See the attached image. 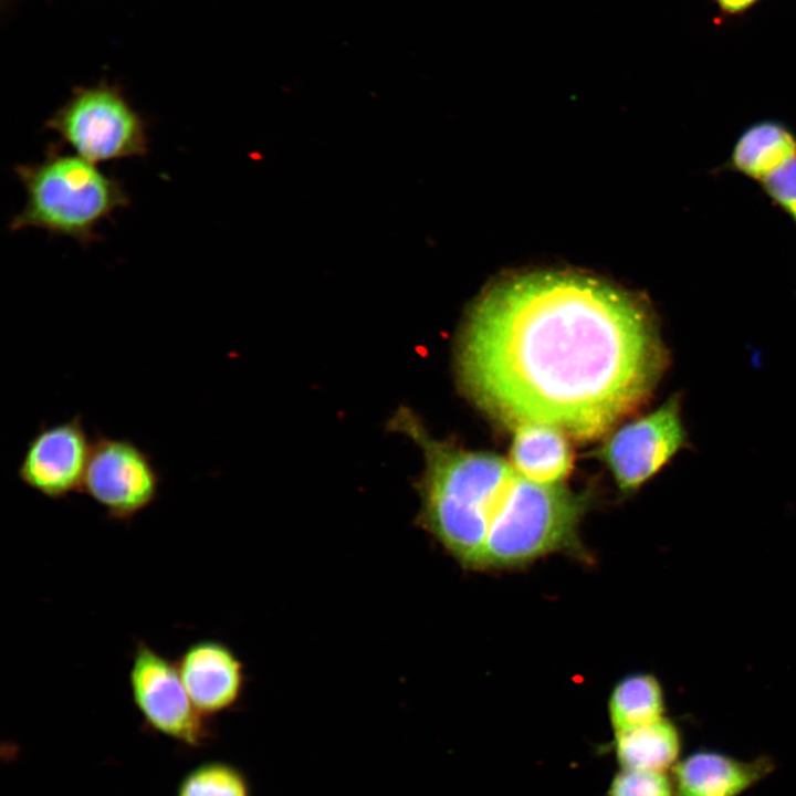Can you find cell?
Segmentation results:
<instances>
[{
  "mask_svg": "<svg viewBox=\"0 0 796 796\" xmlns=\"http://www.w3.org/2000/svg\"><path fill=\"white\" fill-rule=\"evenodd\" d=\"M670 365L645 298L599 279L533 272L471 306L457 371L467 397L505 428L534 423L588 442L652 397Z\"/></svg>",
  "mask_w": 796,
  "mask_h": 796,
  "instance_id": "obj_1",
  "label": "cell"
},
{
  "mask_svg": "<svg viewBox=\"0 0 796 796\" xmlns=\"http://www.w3.org/2000/svg\"><path fill=\"white\" fill-rule=\"evenodd\" d=\"M398 425L425 454L418 524L460 566L478 570L488 533L517 472L498 454L430 438L407 413L398 417Z\"/></svg>",
  "mask_w": 796,
  "mask_h": 796,
  "instance_id": "obj_2",
  "label": "cell"
},
{
  "mask_svg": "<svg viewBox=\"0 0 796 796\" xmlns=\"http://www.w3.org/2000/svg\"><path fill=\"white\" fill-rule=\"evenodd\" d=\"M13 170L27 201L11 219V232L36 228L86 247L100 239L95 229L104 219L130 203L119 179L78 155L61 153L55 145L42 161L18 165Z\"/></svg>",
  "mask_w": 796,
  "mask_h": 796,
  "instance_id": "obj_3",
  "label": "cell"
},
{
  "mask_svg": "<svg viewBox=\"0 0 796 796\" xmlns=\"http://www.w3.org/2000/svg\"><path fill=\"white\" fill-rule=\"evenodd\" d=\"M588 506L584 493L517 476L491 526L479 569L525 566L546 555L578 549V526Z\"/></svg>",
  "mask_w": 796,
  "mask_h": 796,
  "instance_id": "obj_4",
  "label": "cell"
},
{
  "mask_svg": "<svg viewBox=\"0 0 796 796\" xmlns=\"http://www.w3.org/2000/svg\"><path fill=\"white\" fill-rule=\"evenodd\" d=\"M44 127L93 164L148 153L147 122L119 86L104 81L74 87Z\"/></svg>",
  "mask_w": 796,
  "mask_h": 796,
  "instance_id": "obj_5",
  "label": "cell"
},
{
  "mask_svg": "<svg viewBox=\"0 0 796 796\" xmlns=\"http://www.w3.org/2000/svg\"><path fill=\"white\" fill-rule=\"evenodd\" d=\"M128 685L135 708L154 732L190 747L210 739V721L190 699L176 662L144 640L135 643Z\"/></svg>",
  "mask_w": 796,
  "mask_h": 796,
  "instance_id": "obj_6",
  "label": "cell"
},
{
  "mask_svg": "<svg viewBox=\"0 0 796 796\" xmlns=\"http://www.w3.org/2000/svg\"><path fill=\"white\" fill-rule=\"evenodd\" d=\"M681 395H671L656 410L609 432L595 455L610 471L621 492H633L689 447Z\"/></svg>",
  "mask_w": 796,
  "mask_h": 796,
  "instance_id": "obj_7",
  "label": "cell"
},
{
  "mask_svg": "<svg viewBox=\"0 0 796 796\" xmlns=\"http://www.w3.org/2000/svg\"><path fill=\"white\" fill-rule=\"evenodd\" d=\"M92 441L82 493L108 519L129 522L157 500L161 476L151 455L134 441L103 433Z\"/></svg>",
  "mask_w": 796,
  "mask_h": 796,
  "instance_id": "obj_8",
  "label": "cell"
},
{
  "mask_svg": "<svg viewBox=\"0 0 796 796\" xmlns=\"http://www.w3.org/2000/svg\"><path fill=\"white\" fill-rule=\"evenodd\" d=\"M92 443L81 415L53 426L43 423L27 443L18 478L50 500L82 492Z\"/></svg>",
  "mask_w": 796,
  "mask_h": 796,
  "instance_id": "obj_9",
  "label": "cell"
},
{
  "mask_svg": "<svg viewBox=\"0 0 796 796\" xmlns=\"http://www.w3.org/2000/svg\"><path fill=\"white\" fill-rule=\"evenodd\" d=\"M196 708L208 719L235 706L245 687L242 661L227 643L202 638L188 645L175 660Z\"/></svg>",
  "mask_w": 796,
  "mask_h": 796,
  "instance_id": "obj_10",
  "label": "cell"
},
{
  "mask_svg": "<svg viewBox=\"0 0 796 796\" xmlns=\"http://www.w3.org/2000/svg\"><path fill=\"white\" fill-rule=\"evenodd\" d=\"M774 769L768 757L741 761L714 751H698L672 767L677 796H740Z\"/></svg>",
  "mask_w": 796,
  "mask_h": 796,
  "instance_id": "obj_11",
  "label": "cell"
},
{
  "mask_svg": "<svg viewBox=\"0 0 796 796\" xmlns=\"http://www.w3.org/2000/svg\"><path fill=\"white\" fill-rule=\"evenodd\" d=\"M510 463L524 479L544 485L563 484L573 468L568 437L543 425H521L512 429Z\"/></svg>",
  "mask_w": 796,
  "mask_h": 796,
  "instance_id": "obj_12",
  "label": "cell"
},
{
  "mask_svg": "<svg viewBox=\"0 0 796 796\" xmlns=\"http://www.w3.org/2000/svg\"><path fill=\"white\" fill-rule=\"evenodd\" d=\"M795 155V133L779 121L763 119L740 134L718 171H732L761 182Z\"/></svg>",
  "mask_w": 796,
  "mask_h": 796,
  "instance_id": "obj_13",
  "label": "cell"
},
{
  "mask_svg": "<svg viewBox=\"0 0 796 796\" xmlns=\"http://www.w3.org/2000/svg\"><path fill=\"white\" fill-rule=\"evenodd\" d=\"M615 754L621 769L666 773L681 751L678 727L668 719L615 732Z\"/></svg>",
  "mask_w": 796,
  "mask_h": 796,
  "instance_id": "obj_14",
  "label": "cell"
},
{
  "mask_svg": "<svg viewBox=\"0 0 796 796\" xmlns=\"http://www.w3.org/2000/svg\"><path fill=\"white\" fill-rule=\"evenodd\" d=\"M664 696L661 684L651 674L633 673L612 688L608 714L615 732L656 722L663 716Z\"/></svg>",
  "mask_w": 796,
  "mask_h": 796,
  "instance_id": "obj_15",
  "label": "cell"
},
{
  "mask_svg": "<svg viewBox=\"0 0 796 796\" xmlns=\"http://www.w3.org/2000/svg\"><path fill=\"white\" fill-rule=\"evenodd\" d=\"M177 796H249L248 784L233 766L222 762L201 763L186 773Z\"/></svg>",
  "mask_w": 796,
  "mask_h": 796,
  "instance_id": "obj_16",
  "label": "cell"
},
{
  "mask_svg": "<svg viewBox=\"0 0 796 796\" xmlns=\"http://www.w3.org/2000/svg\"><path fill=\"white\" fill-rule=\"evenodd\" d=\"M672 779L662 772L621 769L609 786L608 796H674Z\"/></svg>",
  "mask_w": 796,
  "mask_h": 796,
  "instance_id": "obj_17",
  "label": "cell"
},
{
  "mask_svg": "<svg viewBox=\"0 0 796 796\" xmlns=\"http://www.w3.org/2000/svg\"><path fill=\"white\" fill-rule=\"evenodd\" d=\"M758 184L768 199L796 223V155Z\"/></svg>",
  "mask_w": 796,
  "mask_h": 796,
  "instance_id": "obj_18",
  "label": "cell"
},
{
  "mask_svg": "<svg viewBox=\"0 0 796 796\" xmlns=\"http://www.w3.org/2000/svg\"><path fill=\"white\" fill-rule=\"evenodd\" d=\"M725 17H740L748 12L761 0H713Z\"/></svg>",
  "mask_w": 796,
  "mask_h": 796,
  "instance_id": "obj_19",
  "label": "cell"
}]
</instances>
